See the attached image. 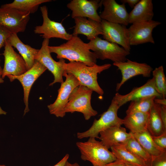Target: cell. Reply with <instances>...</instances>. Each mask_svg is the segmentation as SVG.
Listing matches in <instances>:
<instances>
[{
	"mask_svg": "<svg viewBox=\"0 0 166 166\" xmlns=\"http://www.w3.org/2000/svg\"><path fill=\"white\" fill-rule=\"evenodd\" d=\"M50 53L57 54L59 59H66L70 61L80 62L89 66L97 64V57L78 35L71 38L59 45L49 46Z\"/></svg>",
	"mask_w": 166,
	"mask_h": 166,
	"instance_id": "obj_1",
	"label": "cell"
},
{
	"mask_svg": "<svg viewBox=\"0 0 166 166\" xmlns=\"http://www.w3.org/2000/svg\"><path fill=\"white\" fill-rule=\"evenodd\" d=\"M111 66L110 64H105L89 66L81 62L70 61L68 63L65 62L63 67L67 73H71L75 76L80 85L86 86L99 95H102L104 92L98 83L97 74L109 69Z\"/></svg>",
	"mask_w": 166,
	"mask_h": 166,
	"instance_id": "obj_2",
	"label": "cell"
},
{
	"mask_svg": "<svg viewBox=\"0 0 166 166\" xmlns=\"http://www.w3.org/2000/svg\"><path fill=\"white\" fill-rule=\"evenodd\" d=\"M76 144L81 159L89 161L93 166H104L117 160L112 152L95 138L90 137L87 141L78 142Z\"/></svg>",
	"mask_w": 166,
	"mask_h": 166,
	"instance_id": "obj_3",
	"label": "cell"
},
{
	"mask_svg": "<svg viewBox=\"0 0 166 166\" xmlns=\"http://www.w3.org/2000/svg\"><path fill=\"white\" fill-rule=\"evenodd\" d=\"M93 91L88 87L81 85L75 88L71 93L64 108L65 113H73L75 112L81 113L86 120L96 116L97 112L93 108L91 104Z\"/></svg>",
	"mask_w": 166,
	"mask_h": 166,
	"instance_id": "obj_4",
	"label": "cell"
},
{
	"mask_svg": "<svg viewBox=\"0 0 166 166\" xmlns=\"http://www.w3.org/2000/svg\"><path fill=\"white\" fill-rule=\"evenodd\" d=\"M119 108L117 102L113 98L107 110L101 115L99 119H95L90 128L86 131L77 133L79 139L93 137L99 138L100 132L110 127L121 126L123 120L118 117L117 111Z\"/></svg>",
	"mask_w": 166,
	"mask_h": 166,
	"instance_id": "obj_5",
	"label": "cell"
},
{
	"mask_svg": "<svg viewBox=\"0 0 166 166\" xmlns=\"http://www.w3.org/2000/svg\"><path fill=\"white\" fill-rule=\"evenodd\" d=\"M89 49L93 51L97 59L101 60L109 59L117 62L126 61L127 56L130 52L127 51L118 45L102 39L97 37L87 43Z\"/></svg>",
	"mask_w": 166,
	"mask_h": 166,
	"instance_id": "obj_6",
	"label": "cell"
},
{
	"mask_svg": "<svg viewBox=\"0 0 166 166\" xmlns=\"http://www.w3.org/2000/svg\"><path fill=\"white\" fill-rule=\"evenodd\" d=\"M63 76L66 77L65 81L61 84L58 90V95L55 101L48 105L49 113L57 117H63L65 115L64 108L67 103L69 97L73 89L80 84L73 74L67 73L65 71Z\"/></svg>",
	"mask_w": 166,
	"mask_h": 166,
	"instance_id": "obj_7",
	"label": "cell"
},
{
	"mask_svg": "<svg viewBox=\"0 0 166 166\" xmlns=\"http://www.w3.org/2000/svg\"><path fill=\"white\" fill-rule=\"evenodd\" d=\"M30 14L9 8L0 7V26L11 34L23 32L30 19Z\"/></svg>",
	"mask_w": 166,
	"mask_h": 166,
	"instance_id": "obj_8",
	"label": "cell"
},
{
	"mask_svg": "<svg viewBox=\"0 0 166 166\" xmlns=\"http://www.w3.org/2000/svg\"><path fill=\"white\" fill-rule=\"evenodd\" d=\"M43 18V23L41 26L35 27V34H40L43 38L49 39L57 38L68 41L73 35L68 33L61 23L51 20L48 16V9L46 6L40 7Z\"/></svg>",
	"mask_w": 166,
	"mask_h": 166,
	"instance_id": "obj_9",
	"label": "cell"
},
{
	"mask_svg": "<svg viewBox=\"0 0 166 166\" xmlns=\"http://www.w3.org/2000/svg\"><path fill=\"white\" fill-rule=\"evenodd\" d=\"M49 40L44 39L35 60L42 64L53 75V81L49 85L51 86L56 83L61 84L64 82L63 76L65 70L63 65L65 61L62 59L56 61L53 59L49 49Z\"/></svg>",
	"mask_w": 166,
	"mask_h": 166,
	"instance_id": "obj_10",
	"label": "cell"
},
{
	"mask_svg": "<svg viewBox=\"0 0 166 166\" xmlns=\"http://www.w3.org/2000/svg\"><path fill=\"white\" fill-rule=\"evenodd\" d=\"M47 69L40 62L35 60L33 66L21 75L17 76L12 75L7 76L10 81H12L15 79L18 80L23 87V100L25 105L23 115H25L30 110L28 105L29 97L33 85Z\"/></svg>",
	"mask_w": 166,
	"mask_h": 166,
	"instance_id": "obj_11",
	"label": "cell"
},
{
	"mask_svg": "<svg viewBox=\"0 0 166 166\" xmlns=\"http://www.w3.org/2000/svg\"><path fill=\"white\" fill-rule=\"evenodd\" d=\"M103 37L109 42L119 45L126 50L130 52L129 33L126 26L112 23L104 20L101 22Z\"/></svg>",
	"mask_w": 166,
	"mask_h": 166,
	"instance_id": "obj_12",
	"label": "cell"
},
{
	"mask_svg": "<svg viewBox=\"0 0 166 166\" xmlns=\"http://www.w3.org/2000/svg\"><path fill=\"white\" fill-rule=\"evenodd\" d=\"M160 24V22L153 20L132 24L128 28L130 46L148 42L154 44L152 32Z\"/></svg>",
	"mask_w": 166,
	"mask_h": 166,
	"instance_id": "obj_13",
	"label": "cell"
},
{
	"mask_svg": "<svg viewBox=\"0 0 166 166\" xmlns=\"http://www.w3.org/2000/svg\"><path fill=\"white\" fill-rule=\"evenodd\" d=\"M3 55L4 57L2 75L3 79L9 75H20L28 70L24 60L14 51L8 40L4 46Z\"/></svg>",
	"mask_w": 166,
	"mask_h": 166,
	"instance_id": "obj_14",
	"label": "cell"
},
{
	"mask_svg": "<svg viewBox=\"0 0 166 166\" xmlns=\"http://www.w3.org/2000/svg\"><path fill=\"white\" fill-rule=\"evenodd\" d=\"M124 62H113V65L120 70L122 74L121 81L117 84V91L127 80L135 76L142 75L144 77L150 76L153 68L146 63H140L127 59Z\"/></svg>",
	"mask_w": 166,
	"mask_h": 166,
	"instance_id": "obj_15",
	"label": "cell"
},
{
	"mask_svg": "<svg viewBox=\"0 0 166 166\" xmlns=\"http://www.w3.org/2000/svg\"><path fill=\"white\" fill-rule=\"evenodd\" d=\"M102 0H72L67 5L72 11L71 17L87 18L101 22L102 19L97 10L101 6Z\"/></svg>",
	"mask_w": 166,
	"mask_h": 166,
	"instance_id": "obj_16",
	"label": "cell"
},
{
	"mask_svg": "<svg viewBox=\"0 0 166 166\" xmlns=\"http://www.w3.org/2000/svg\"><path fill=\"white\" fill-rule=\"evenodd\" d=\"M104 10L99 15L102 20L127 26L128 13L125 4H119L115 0H102Z\"/></svg>",
	"mask_w": 166,
	"mask_h": 166,
	"instance_id": "obj_17",
	"label": "cell"
},
{
	"mask_svg": "<svg viewBox=\"0 0 166 166\" xmlns=\"http://www.w3.org/2000/svg\"><path fill=\"white\" fill-rule=\"evenodd\" d=\"M149 96H155L157 98H162L155 89L153 77L143 85L134 88L127 94L123 95L118 93H116L113 98L117 102L120 108L128 102Z\"/></svg>",
	"mask_w": 166,
	"mask_h": 166,
	"instance_id": "obj_18",
	"label": "cell"
},
{
	"mask_svg": "<svg viewBox=\"0 0 166 166\" xmlns=\"http://www.w3.org/2000/svg\"><path fill=\"white\" fill-rule=\"evenodd\" d=\"M73 19L75 25L72 34L73 35L83 34L90 41L98 37L99 35H102L101 22L86 18L76 17Z\"/></svg>",
	"mask_w": 166,
	"mask_h": 166,
	"instance_id": "obj_19",
	"label": "cell"
},
{
	"mask_svg": "<svg viewBox=\"0 0 166 166\" xmlns=\"http://www.w3.org/2000/svg\"><path fill=\"white\" fill-rule=\"evenodd\" d=\"M99 139L102 144L108 149L118 143L124 144L132 136L125 128L121 126L110 127L100 132Z\"/></svg>",
	"mask_w": 166,
	"mask_h": 166,
	"instance_id": "obj_20",
	"label": "cell"
},
{
	"mask_svg": "<svg viewBox=\"0 0 166 166\" xmlns=\"http://www.w3.org/2000/svg\"><path fill=\"white\" fill-rule=\"evenodd\" d=\"M153 9L152 0H140L128 13L129 24L152 20Z\"/></svg>",
	"mask_w": 166,
	"mask_h": 166,
	"instance_id": "obj_21",
	"label": "cell"
},
{
	"mask_svg": "<svg viewBox=\"0 0 166 166\" xmlns=\"http://www.w3.org/2000/svg\"><path fill=\"white\" fill-rule=\"evenodd\" d=\"M7 40L11 45L18 50L24 60L27 69L31 68L35 63V57L39 49L24 44L16 34H11Z\"/></svg>",
	"mask_w": 166,
	"mask_h": 166,
	"instance_id": "obj_22",
	"label": "cell"
},
{
	"mask_svg": "<svg viewBox=\"0 0 166 166\" xmlns=\"http://www.w3.org/2000/svg\"><path fill=\"white\" fill-rule=\"evenodd\" d=\"M149 113L134 112L127 114L123 119V124L131 133L147 130Z\"/></svg>",
	"mask_w": 166,
	"mask_h": 166,
	"instance_id": "obj_23",
	"label": "cell"
},
{
	"mask_svg": "<svg viewBox=\"0 0 166 166\" xmlns=\"http://www.w3.org/2000/svg\"><path fill=\"white\" fill-rule=\"evenodd\" d=\"M147 130L153 137L166 133V128L163 123L160 115L159 105L155 103L149 113Z\"/></svg>",
	"mask_w": 166,
	"mask_h": 166,
	"instance_id": "obj_24",
	"label": "cell"
},
{
	"mask_svg": "<svg viewBox=\"0 0 166 166\" xmlns=\"http://www.w3.org/2000/svg\"><path fill=\"white\" fill-rule=\"evenodd\" d=\"M131 133L133 136L152 157L158 156L166 151V150L159 147L155 144L152 140V136L147 130L139 132Z\"/></svg>",
	"mask_w": 166,
	"mask_h": 166,
	"instance_id": "obj_25",
	"label": "cell"
},
{
	"mask_svg": "<svg viewBox=\"0 0 166 166\" xmlns=\"http://www.w3.org/2000/svg\"><path fill=\"white\" fill-rule=\"evenodd\" d=\"M110 148L117 160L137 166H146V162L143 159L127 150L122 144L118 143Z\"/></svg>",
	"mask_w": 166,
	"mask_h": 166,
	"instance_id": "obj_26",
	"label": "cell"
},
{
	"mask_svg": "<svg viewBox=\"0 0 166 166\" xmlns=\"http://www.w3.org/2000/svg\"><path fill=\"white\" fill-rule=\"evenodd\" d=\"M51 1V0H14L11 3L2 5L1 7L14 8L30 14L36 12L41 4Z\"/></svg>",
	"mask_w": 166,
	"mask_h": 166,
	"instance_id": "obj_27",
	"label": "cell"
},
{
	"mask_svg": "<svg viewBox=\"0 0 166 166\" xmlns=\"http://www.w3.org/2000/svg\"><path fill=\"white\" fill-rule=\"evenodd\" d=\"M156 98L155 96H149L131 101L126 112V114L136 112L149 113Z\"/></svg>",
	"mask_w": 166,
	"mask_h": 166,
	"instance_id": "obj_28",
	"label": "cell"
},
{
	"mask_svg": "<svg viewBox=\"0 0 166 166\" xmlns=\"http://www.w3.org/2000/svg\"><path fill=\"white\" fill-rule=\"evenodd\" d=\"M155 82V89L162 98L166 96V78L164 73L163 66L156 68L152 71Z\"/></svg>",
	"mask_w": 166,
	"mask_h": 166,
	"instance_id": "obj_29",
	"label": "cell"
},
{
	"mask_svg": "<svg viewBox=\"0 0 166 166\" xmlns=\"http://www.w3.org/2000/svg\"><path fill=\"white\" fill-rule=\"evenodd\" d=\"M123 144L127 150L143 159L146 162L151 160V156L132 136L124 144Z\"/></svg>",
	"mask_w": 166,
	"mask_h": 166,
	"instance_id": "obj_30",
	"label": "cell"
},
{
	"mask_svg": "<svg viewBox=\"0 0 166 166\" xmlns=\"http://www.w3.org/2000/svg\"><path fill=\"white\" fill-rule=\"evenodd\" d=\"M146 166H166V151L158 156L152 157L146 162Z\"/></svg>",
	"mask_w": 166,
	"mask_h": 166,
	"instance_id": "obj_31",
	"label": "cell"
},
{
	"mask_svg": "<svg viewBox=\"0 0 166 166\" xmlns=\"http://www.w3.org/2000/svg\"><path fill=\"white\" fill-rule=\"evenodd\" d=\"M11 33L5 27L0 26V49L4 46Z\"/></svg>",
	"mask_w": 166,
	"mask_h": 166,
	"instance_id": "obj_32",
	"label": "cell"
},
{
	"mask_svg": "<svg viewBox=\"0 0 166 166\" xmlns=\"http://www.w3.org/2000/svg\"><path fill=\"white\" fill-rule=\"evenodd\" d=\"M152 140L155 144L159 147L166 150V133L157 136H152Z\"/></svg>",
	"mask_w": 166,
	"mask_h": 166,
	"instance_id": "obj_33",
	"label": "cell"
},
{
	"mask_svg": "<svg viewBox=\"0 0 166 166\" xmlns=\"http://www.w3.org/2000/svg\"><path fill=\"white\" fill-rule=\"evenodd\" d=\"M159 110L161 119L166 128V106L159 105Z\"/></svg>",
	"mask_w": 166,
	"mask_h": 166,
	"instance_id": "obj_34",
	"label": "cell"
},
{
	"mask_svg": "<svg viewBox=\"0 0 166 166\" xmlns=\"http://www.w3.org/2000/svg\"><path fill=\"white\" fill-rule=\"evenodd\" d=\"M139 1V0H121L120 2L124 4L127 3L131 8H133Z\"/></svg>",
	"mask_w": 166,
	"mask_h": 166,
	"instance_id": "obj_35",
	"label": "cell"
},
{
	"mask_svg": "<svg viewBox=\"0 0 166 166\" xmlns=\"http://www.w3.org/2000/svg\"><path fill=\"white\" fill-rule=\"evenodd\" d=\"M124 163L121 160H117L115 161L108 164L104 166H124Z\"/></svg>",
	"mask_w": 166,
	"mask_h": 166,
	"instance_id": "obj_36",
	"label": "cell"
},
{
	"mask_svg": "<svg viewBox=\"0 0 166 166\" xmlns=\"http://www.w3.org/2000/svg\"><path fill=\"white\" fill-rule=\"evenodd\" d=\"M69 157V154H66L60 161L53 166H64L66 161H68Z\"/></svg>",
	"mask_w": 166,
	"mask_h": 166,
	"instance_id": "obj_37",
	"label": "cell"
},
{
	"mask_svg": "<svg viewBox=\"0 0 166 166\" xmlns=\"http://www.w3.org/2000/svg\"><path fill=\"white\" fill-rule=\"evenodd\" d=\"M154 101V103L158 105L166 106V99L165 98H156Z\"/></svg>",
	"mask_w": 166,
	"mask_h": 166,
	"instance_id": "obj_38",
	"label": "cell"
},
{
	"mask_svg": "<svg viewBox=\"0 0 166 166\" xmlns=\"http://www.w3.org/2000/svg\"><path fill=\"white\" fill-rule=\"evenodd\" d=\"M64 166H80V165L77 163H75L73 164L70 163L68 161H67Z\"/></svg>",
	"mask_w": 166,
	"mask_h": 166,
	"instance_id": "obj_39",
	"label": "cell"
},
{
	"mask_svg": "<svg viewBox=\"0 0 166 166\" xmlns=\"http://www.w3.org/2000/svg\"><path fill=\"white\" fill-rule=\"evenodd\" d=\"M2 68L0 65V83H3L4 81L2 77Z\"/></svg>",
	"mask_w": 166,
	"mask_h": 166,
	"instance_id": "obj_40",
	"label": "cell"
},
{
	"mask_svg": "<svg viewBox=\"0 0 166 166\" xmlns=\"http://www.w3.org/2000/svg\"><path fill=\"white\" fill-rule=\"evenodd\" d=\"M7 112L3 110L0 106V115H6Z\"/></svg>",
	"mask_w": 166,
	"mask_h": 166,
	"instance_id": "obj_41",
	"label": "cell"
},
{
	"mask_svg": "<svg viewBox=\"0 0 166 166\" xmlns=\"http://www.w3.org/2000/svg\"><path fill=\"white\" fill-rule=\"evenodd\" d=\"M124 166H137L132 165V164H129L124 163Z\"/></svg>",
	"mask_w": 166,
	"mask_h": 166,
	"instance_id": "obj_42",
	"label": "cell"
},
{
	"mask_svg": "<svg viewBox=\"0 0 166 166\" xmlns=\"http://www.w3.org/2000/svg\"><path fill=\"white\" fill-rule=\"evenodd\" d=\"M0 166H6L4 164H0Z\"/></svg>",
	"mask_w": 166,
	"mask_h": 166,
	"instance_id": "obj_43",
	"label": "cell"
}]
</instances>
